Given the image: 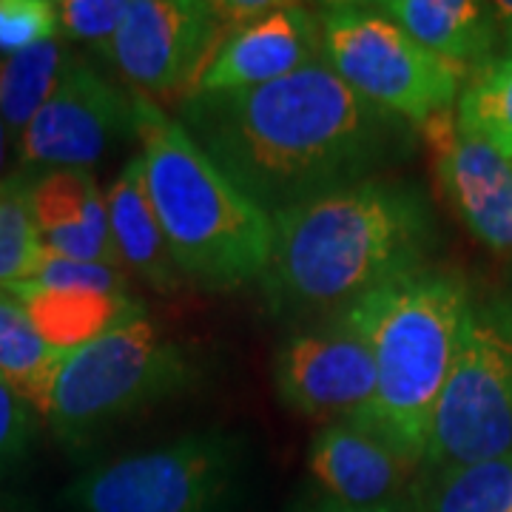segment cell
<instances>
[{"label": "cell", "mask_w": 512, "mask_h": 512, "mask_svg": "<svg viewBox=\"0 0 512 512\" xmlns=\"http://www.w3.org/2000/svg\"><path fill=\"white\" fill-rule=\"evenodd\" d=\"M0 512H29L20 501H12V498H0Z\"/></svg>", "instance_id": "32"}, {"label": "cell", "mask_w": 512, "mask_h": 512, "mask_svg": "<svg viewBox=\"0 0 512 512\" xmlns=\"http://www.w3.org/2000/svg\"><path fill=\"white\" fill-rule=\"evenodd\" d=\"M26 305L29 319L49 348L69 353L83 348L103 333L123 328L128 322L146 316L143 305L131 293L83 291V288H37L29 282L9 285Z\"/></svg>", "instance_id": "17"}, {"label": "cell", "mask_w": 512, "mask_h": 512, "mask_svg": "<svg viewBox=\"0 0 512 512\" xmlns=\"http://www.w3.org/2000/svg\"><path fill=\"white\" fill-rule=\"evenodd\" d=\"M299 512H413V507H410V498L393 501V504H382V507H345V504H336L330 498H316V501H311L305 510Z\"/></svg>", "instance_id": "29"}, {"label": "cell", "mask_w": 512, "mask_h": 512, "mask_svg": "<svg viewBox=\"0 0 512 512\" xmlns=\"http://www.w3.org/2000/svg\"><path fill=\"white\" fill-rule=\"evenodd\" d=\"M66 63L69 55L60 37L0 60V117L12 137L20 140L32 117L52 97Z\"/></svg>", "instance_id": "21"}, {"label": "cell", "mask_w": 512, "mask_h": 512, "mask_svg": "<svg viewBox=\"0 0 512 512\" xmlns=\"http://www.w3.org/2000/svg\"><path fill=\"white\" fill-rule=\"evenodd\" d=\"M109 225L120 262L131 274L146 279L154 291L174 293L185 285L171 256L163 225L157 220L146 191L143 160H128L109 191Z\"/></svg>", "instance_id": "18"}, {"label": "cell", "mask_w": 512, "mask_h": 512, "mask_svg": "<svg viewBox=\"0 0 512 512\" xmlns=\"http://www.w3.org/2000/svg\"><path fill=\"white\" fill-rule=\"evenodd\" d=\"M495 23H498V37H504L507 52H512V0H498L493 3Z\"/></svg>", "instance_id": "30"}, {"label": "cell", "mask_w": 512, "mask_h": 512, "mask_svg": "<svg viewBox=\"0 0 512 512\" xmlns=\"http://www.w3.org/2000/svg\"><path fill=\"white\" fill-rule=\"evenodd\" d=\"M32 211L43 251L49 256L123 271L111 237L109 205L92 171H43L32 185Z\"/></svg>", "instance_id": "15"}, {"label": "cell", "mask_w": 512, "mask_h": 512, "mask_svg": "<svg viewBox=\"0 0 512 512\" xmlns=\"http://www.w3.org/2000/svg\"><path fill=\"white\" fill-rule=\"evenodd\" d=\"M35 180L29 171L0 180V288L32 279L46 256L32 211Z\"/></svg>", "instance_id": "22"}, {"label": "cell", "mask_w": 512, "mask_h": 512, "mask_svg": "<svg viewBox=\"0 0 512 512\" xmlns=\"http://www.w3.org/2000/svg\"><path fill=\"white\" fill-rule=\"evenodd\" d=\"M217 18H220L225 35L237 32V29H245L251 26L259 18L271 15L279 3H268V0H225V3H211Z\"/></svg>", "instance_id": "28"}, {"label": "cell", "mask_w": 512, "mask_h": 512, "mask_svg": "<svg viewBox=\"0 0 512 512\" xmlns=\"http://www.w3.org/2000/svg\"><path fill=\"white\" fill-rule=\"evenodd\" d=\"M319 60H325L319 15L296 3H279L271 15L225 35L194 94L254 89Z\"/></svg>", "instance_id": "14"}, {"label": "cell", "mask_w": 512, "mask_h": 512, "mask_svg": "<svg viewBox=\"0 0 512 512\" xmlns=\"http://www.w3.org/2000/svg\"><path fill=\"white\" fill-rule=\"evenodd\" d=\"M436 154V180L461 225L493 254H512V160L487 140L467 134L453 111L421 123Z\"/></svg>", "instance_id": "12"}, {"label": "cell", "mask_w": 512, "mask_h": 512, "mask_svg": "<svg viewBox=\"0 0 512 512\" xmlns=\"http://www.w3.org/2000/svg\"><path fill=\"white\" fill-rule=\"evenodd\" d=\"M308 470L322 498L345 507H382L410 495L421 464L379 433L342 419L330 421L313 436Z\"/></svg>", "instance_id": "13"}, {"label": "cell", "mask_w": 512, "mask_h": 512, "mask_svg": "<svg viewBox=\"0 0 512 512\" xmlns=\"http://www.w3.org/2000/svg\"><path fill=\"white\" fill-rule=\"evenodd\" d=\"M259 276L268 308L285 319L339 316L367 293L424 268L436 225L416 185L373 177L271 217Z\"/></svg>", "instance_id": "2"}, {"label": "cell", "mask_w": 512, "mask_h": 512, "mask_svg": "<svg viewBox=\"0 0 512 512\" xmlns=\"http://www.w3.org/2000/svg\"><path fill=\"white\" fill-rule=\"evenodd\" d=\"M131 3L128 0H63L57 3L60 29L74 40H86L103 55L123 26Z\"/></svg>", "instance_id": "25"}, {"label": "cell", "mask_w": 512, "mask_h": 512, "mask_svg": "<svg viewBox=\"0 0 512 512\" xmlns=\"http://www.w3.org/2000/svg\"><path fill=\"white\" fill-rule=\"evenodd\" d=\"M458 128L512 160V52L473 74L458 97Z\"/></svg>", "instance_id": "23"}, {"label": "cell", "mask_w": 512, "mask_h": 512, "mask_svg": "<svg viewBox=\"0 0 512 512\" xmlns=\"http://www.w3.org/2000/svg\"><path fill=\"white\" fill-rule=\"evenodd\" d=\"M197 376L194 356L140 316L63 356L43 416L60 444L86 447L114 424L185 393Z\"/></svg>", "instance_id": "5"}, {"label": "cell", "mask_w": 512, "mask_h": 512, "mask_svg": "<svg viewBox=\"0 0 512 512\" xmlns=\"http://www.w3.org/2000/svg\"><path fill=\"white\" fill-rule=\"evenodd\" d=\"M57 3L49 0H0V55H18L57 37Z\"/></svg>", "instance_id": "24"}, {"label": "cell", "mask_w": 512, "mask_h": 512, "mask_svg": "<svg viewBox=\"0 0 512 512\" xmlns=\"http://www.w3.org/2000/svg\"><path fill=\"white\" fill-rule=\"evenodd\" d=\"M35 407L0 379V476L12 473L35 441Z\"/></svg>", "instance_id": "27"}, {"label": "cell", "mask_w": 512, "mask_h": 512, "mask_svg": "<svg viewBox=\"0 0 512 512\" xmlns=\"http://www.w3.org/2000/svg\"><path fill=\"white\" fill-rule=\"evenodd\" d=\"M128 131L134 134V94L69 57L52 97L20 134V160L26 168L89 171Z\"/></svg>", "instance_id": "10"}, {"label": "cell", "mask_w": 512, "mask_h": 512, "mask_svg": "<svg viewBox=\"0 0 512 512\" xmlns=\"http://www.w3.org/2000/svg\"><path fill=\"white\" fill-rule=\"evenodd\" d=\"M384 15L396 20L427 52L476 74L498 43L493 3L473 0H387Z\"/></svg>", "instance_id": "16"}, {"label": "cell", "mask_w": 512, "mask_h": 512, "mask_svg": "<svg viewBox=\"0 0 512 512\" xmlns=\"http://www.w3.org/2000/svg\"><path fill=\"white\" fill-rule=\"evenodd\" d=\"M9 128L3 123V117H0V174H3V165H6V146H9Z\"/></svg>", "instance_id": "31"}, {"label": "cell", "mask_w": 512, "mask_h": 512, "mask_svg": "<svg viewBox=\"0 0 512 512\" xmlns=\"http://www.w3.org/2000/svg\"><path fill=\"white\" fill-rule=\"evenodd\" d=\"M183 126L271 217L367 183L410 151L402 117L353 92L325 60L254 89L194 94Z\"/></svg>", "instance_id": "1"}, {"label": "cell", "mask_w": 512, "mask_h": 512, "mask_svg": "<svg viewBox=\"0 0 512 512\" xmlns=\"http://www.w3.org/2000/svg\"><path fill=\"white\" fill-rule=\"evenodd\" d=\"M66 353L49 348L26 305L0 288V379L9 382L37 413H46L55 373Z\"/></svg>", "instance_id": "20"}, {"label": "cell", "mask_w": 512, "mask_h": 512, "mask_svg": "<svg viewBox=\"0 0 512 512\" xmlns=\"http://www.w3.org/2000/svg\"><path fill=\"white\" fill-rule=\"evenodd\" d=\"M134 134L143 143L146 191L185 282L234 291L259 279L274 222L222 174L183 123L134 92Z\"/></svg>", "instance_id": "3"}, {"label": "cell", "mask_w": 512, "mask_h": 512, "mask_svg": "<svg viewBox=\"0 0 512 512\" xmlns=\"http://www.w3.org/2000/svg\"><path fill=\"white\" fill-rule=\"evenodd\" d=\"M222 40L225 29L211 3L137 0L103 60L148 100L185 103Z\"/></svg>", "instance_id": "9"}, {"label": "cell", "mask_w": 512, "mask_h": 512, "mask_svg": "<svg viewBox=\"0 0 512 512\" xmlns=\"http://www.w3.org/2000/svg\"><path fill=\"white\" fill-rule=\"evenodd\" d=\"M470 308L464 276L424 265L339 313L365 336L376 359V396L350 421L379 433L416 464L424 461L430 419Z\"/></svg>", "instance_id": "4"}, {"label": "cell", "mask_w": 512, "mask_h": 512, "mask_svg": "<svg viewBox=\"0 0 512 512\" xmlns=\"http://www.w3.org/2000/svg\"><path fill=\"white\" fill-rule=\"evenodd\" d=\"M274 384L285 407L299 416L328 424L356 419L376 396V359L365 336L333 316L279 345Z\"/></svg>", "instance_id": "11"}, {"label": "cell", "mask_w": 512, "mask_h": 512, "mask_svg": "<svg viewBox=\"0 0 512 512\" xmlns=\"http://www.w3.org/2000/svg\"><path fill=\"white\" fill-rule=\"evenodd\" d=\"M242 444L220 430L191 433L114 458L74 481V512H234Z\"/></svg>", "instance_id": "7"}, {"label": "cell", "mask_w": 512, "mask_h": 512, "mask_svg": "<svg viewBox=\"0 0 512 512\" xmlns=\"http://www.w3.org/2000/svg\"><path fill=\"white\" fill-rule=\"evenodd\" d=\"M29 285L37 288H83V291H106V293H128V282L123 271L109 265H94V262H74L63 256H43L40 268Z\"/></svg>", "instance_id": "26"}, {"label": "cell", "mask_w": 512, "mask_h": 512, "mask_svg": "<svg viewBox=\"0 0 512 512\" xmlns=\"http://www.w3.org/2000/svg\"><path fill=\"white\" fill-rule=\"evenodd\" d=\"M316 15L325 63L373 106L419 126L453 109L467 72L427 52L379 3H325Z\"/></svg>", "instance_id": "6"}, {"label": "cell", "mask_w": 512, "mask_h": 512, "mask_svg": "<svg viewBox=\"0 0 512 512\" xmlns=\"http://www.w3.org/2000/svg\"><path fill=\"white\" fill-rule=\"evenodd\" d=\"M512 458V308H470L421 467Z\"/></svg>", "instance_id": "8"}, {"label": "cell", "mask_w": 512, "mask_h": 512, "mask_svg": "<svg viewBox=\"0 0 512 512\" xmlns=\"http://www.w3.org/2000/svg\"><path fill=\"white\" fill-rule=\"evenodd\" d=\"M413 512H512V458L464 467H421Z\"/></svg>", "instance_id": "19"}]
</instances>
